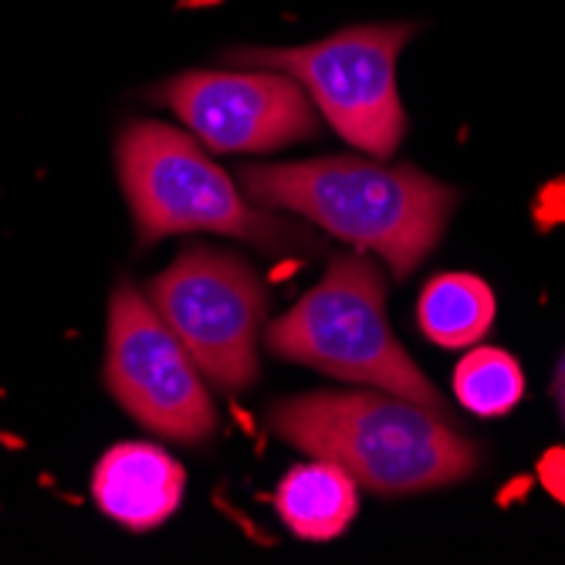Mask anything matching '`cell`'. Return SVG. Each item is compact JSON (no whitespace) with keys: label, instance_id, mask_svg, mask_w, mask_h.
<instances>
[{"label":"cell","instance_id":"1","mask_svg":"<svg viewBox=\"0 0 565 565\" xmlns=\"http://www.w3.org/2000/svg\"><path fill=\"white\" fill-rule=\"evenodd\" d=\"M241 183L262 207L295 211L355 247L376 250L396 278L424 265L457 203L450 186L414 167L355 157L247 167Z\"/></svg>","mask_w":565,"mask_h":565},{"label":"cell","instance_id":"2","mask_svg":"<svg viewBox=\"0 0 565 565\" xmlns=\"http://www.w3.org/2000/svg\"><path fill=\"white\" fill-rule=\"evenodd\" d=\"M271 430L319 460L342 465L355 484L383 494L430 491L478 468V444L434 409L376 393H308L271 409Z\"/></svg>","mask_w":565,"mask_h":565},{"label":"cell","instance_id":"3","mask_svg":"<svg viewBox=\"0 0 565 565\" xmlns=\"http://www.w3.org/2000/svg\"><path fill=\"white\" fill-rule=\"evenodd\" d=\"M281 359L370 383L450 420L437 386L417 370L386 322V278L366 254H335L326 278L268 329Z\"/></svg>","mask_w":565,"mask_h":565},{"label":"cell","instance_id":"4","mask_svg":"<svg viewBox=\"0 0 565 565\" xmlns=\"http://www.w3.org/2000/svg\"><path fill=\"white\" fill-rule=\"evenodd\" d=\"M119 177L142 244L196 231L241 237L265 250L312 244L301 227L244 200L203 146L173 126L132 122L119 139Z\"/></svg>","mask_w":565,"mask_h":565},{"label":"cell","instance_id":"5","mask_svg":"<svg viewBox=\"0 0 565 565\" xmlns=\"http://www.w3.org/2000/svg\"><path fill=\"white\" fill-rule=\"evenodd\" d=\"M414 34V24H359L298 47H237L227 62L295 78L349 146L386 160L406 132L396 58Z\"/></svg>","mask_w":565,"mask_h":565},{"label":"cell","instance_id":"6","mask_svg":"<svg viewBox=\"0 0 565 565\" xmlns=\"http://www.w3.org/2000/svg\"><path fill=\"white\" fill-rule=\"evenodd\" d=\"M149 298L183 342L196 370L221 390L237 393L258 376V332L265 326V288L241 258L190 247L149 281Z\"/></svg>","mask_w":565,"mask_h":565},{"label":"cell","instance_id":"7","mask_svg":"<svg viewBox=\"0 0 565 565\" xmlns=\"http://www.w3.org/2000/svg\"><path fill=\"white\" fill-rule=\"evenodd\" d=\"M106 383L142 427L170 440L203 444L221 424L190 352L132 285H119L109 305Z\"/></svg>","mask_w":565,"mask_h":565},{"label":"cell","instance_id":"8","mask_svg":"<svg viewBox=\"0 0 565 565\" xmlns=\"http://www.w3.org/2000/svg\"><path fill=\"white\" fill-rule=\"evenodd\" d=\"M163 102L217 152H268L319 129L305 88L265 68L183 72L163 85Z\"/></svg>","mask_w":565,"mask_h":565},{"label":"cell","instance_id":"9","mask_svg":"<svg viewBox=\"0 0 565 565\" xmlns=\"http://www.w3.org/2000/svg\"><path fill=\"white\" fill-rule=\"evenodd\" d=\"M92 494L109 519L132 532L163 525L183 498V468L149 444H119L98 460Z\"/></svg>","mask_w":565,"mask_h":565},{"label":"cell","instance_id":"10","mask_svg":"<svg viewBox=\"0 0 565 565\" xmlns=\"http://www.w3.org/2000/svg\"><path fill=\"white\" fill-rule=\"evenodd\" d=\"M275 508L281 522L308 542L339 539L359 511L355 478L335 465V460H319L285 475L275 491Z\"/></svg>","mask_w":565,"mask_h":565},{"label":"cell","instance_id":"11","mask_svg":"<svg viewBox=\"0 0 565 565\" xmlns=\"http://www.w3.org/2000/svg\"><path fill=\"white\" fill-rule=\"evenodd\" d=\"M417 322L424 335L444 349H468L494 326V295L475 275H440L427 281Z\"/></svg>","mask_w":565,"mask_h":565},{"label":"cell","instance_id":"12","mask_svg":"<svg viewBox=\"0 0 565 565\" xmlns=\"http://www.w3.org/2000/svg\"><path fill=\"white\" fill-rule=\"evenodd\" d=\"M454 393L478 417H501L525 393L522 366L501 349H475L457 363Z\"/></svg>","mask_w":565,"mask_h":565},{"label":"cell","instance_id":"13","mask_svg":"<svg viewBox=\"0 0 565 565\" xmlns=\"http://www.w3.org/2000/svg\"><path fill=\"white\" fill-rule=\"evenodd\" d=\"M565 393V359L558 363V373H555V396H562Z\"/></svg>","mask_w":565,"mask_h":565},{"label":"cell","instance_id":"14","mask_svg":"<svg viewBox=\"0 0 565 565\" xmlns=\"http://www.w3.org/2000/svg\"><path fill=\"white\" fill-rule=\"evenodd\" d=\"M558 406H562V417H565V393L558 396Z\"/></svg>","mask_w":565,"mask_h":565}]
</instances>
